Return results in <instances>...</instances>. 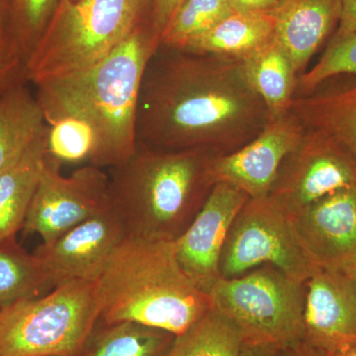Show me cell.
Masks as SVG:
<instances>
[{"label": "cell", "instance_id": "12", "mask_svg": "<svg viewBox=\"0 0 356 356\" xmlns=\"http://www.w3.org/2000/svg\"><path fill=\"white\" fill-rule=\"evenodd\" d=\"M250 198L233 185L218 182L197 216L175 241L178 264L189 280L209 294L220 274V259L232 222Z\"/></svg>", "mask_w": 356, "mask_h": 356}, {"label": "cell", "instance_id": "35", "mask_svg": "<svg viewBox=\"0 0 356 356\" xmlns=\"http://www.w3.org/2000/svg\"><path fill=\"white\" fill-rule=\"evenodd\" d=\"M334 356H356V346Z\"/></svg>", "mask_w": 356, "mask_h": 356}, {"label": "cell", "instance_id": "8", "mask_svg": "<svg viewBox=\"0 0 356 356\" xmlns=\"http://www.w3.org/2000/svg\"><path fill=\"white\" fill-rule=\"evenodd\" d=\"M270 264L302 282L320 270L300 238L294 216L273 196L248 198L232 222L220 259L222 278Z\"/></svg>", "mask_w": 356, "mask_h": 356}, {"label": "cell", "instance_id": "37", "mask_svg": "<svg viewBox=\"0 0 356 356\" xmlns=\"http://www.w3.org/2000/svg\"><path fill=\"white\" fill-rule=\"evenodd\" d=\"M76 356H79V355H76Z\"/></svg>", "mask_w": 356, "mask_h": 356}, {"label": "cell", "instance_id": "18", "mask_svg": "<svg viewBox=\"0 0 356 356\" xmlns=\"http://www.w3.org/2000/svg\"><path fill=\"white\" fill-rule=\"evenodd\" d=\"M242 63L248 83L266 104L269 120L289 113L299 76L289 54L276 37Z\"/></svg>", "mask_w": 356, "mask_h": 356}, {"label": "cell", "instance_id": "9", "mask_svg": "<svg viewBox=\"0 0 356 356\" xmlns=\"http://www.w3.org/2000/svg\"><path fill=\"white\" fill-rule=\"evenodd\" d=\"M355 186V156L327 134L306 128L281 165L269 195L295 216L325 196Z\"/></svg>", "mask_w": 356, "mask_h": 356}, {"label": "cell", "instance_id": "33", "mask_svg": "<svg viewBox=\"0 0 356 356\" xmlns=\"http://www.w3.org/2000/svg\"><path fill=\"white\" fill-rule=\"evenodd\" d=\"M278 346L273 344L245 343L243 341L242 348L238 356H277L280 351Z\"/></svg>", "mask_w": 356, "mask_h": 356}, {"label": "cell", "instance_id": "7", "mask_svg": "<svg viewBox=\"0 0 356 356\" xmlns=\"http://www.w3.org/2000/svg\"><path fill=\"white\" fill-rule=\"evenodd\" d=\"M305 283L264 264L221 278L209 295L213 308L238 327L243 341L283 348L303 339Z\"/></svg>", "mask_w": 356, "mask_h": 356}, {"label": "cell", "instance_id": "30", "mask_svg": "<svg viewBox=\"0 0 356 356\" xmlns=\"http://www.w3.org/2000/svg\"><path fill=\"white\" fill-rule=\"evenodd\" d=\"M351 33H356V0H343L341 21L332 37H341Z\"/></svg>", "mask_w": 356, "mask_h": 356}, {"label": "cell", "instance_id": "19", "mask_svg": "<svg viewBox=\"0 0 356 356\" xmlns=\"http://www.w3.org/2000/svg\"><path fill=\"white\" fill-rule=\"evenodd\" d=\"M275 36L273 13L235 10L182 50L243 60Z\"/></svg>", "mask_w": 356, "mask_h": 356}, {"label": "cell", "instance_id": "10", "mask_svg": "<svg viewBox=\"0 0 356 356\" xmlns=\"http://www.w3.org/2000/svg\"><path fill=\"white\" fill-rule=\"evenodd\" d=\"M60 168L44 161L22 229L41 236L43 243L93 216L108 200L109 175L103 168L84 165L70 175Z\"/></svg>", "mask_w": 356, "mask_h": 356}, {"label": "cell", "instance_id": "31", "mask_svg": "<svg viewBox=\"0 0 356 356\" xmlns=\"http://www.w3.org/2000/svg\"><path fill=\"white\" fill-rule=\"evenodd\" d=\"M232 6L238 11H257L273 13L280 0H229Z\"/></svg>", "mask_w": 356, "mask_h": 356}, {"label": "cell", "instance_id": "15", "mask_svg": "<svg viewBox=\"0 0 356 356\" xmlns=\"http://www.w3.org/2000/svg\"><path fill=\"white\" fill-rule=\"evenodd\" d=\"M302 242L321 269L356 264V186L330 194L294 216Z\"/></svg>", "mask_w": 356, "mask_h": 356}, {"label": "cell", "instance_id": "3", "mask_svg": "<svg viewBox=\"0 0 356 356\" xmlns=\"http://www.w3.org/2000/svg\"><path fill=\"white\" fill-rule=\"evenodd\" d=\"M218 156L207 149L137 146L130 158L111 168L108 200L120 215L128 236L177 241L216 185Z\"/></svg>", "mask_w": 356, "mask_h": 356}, {"label": "cell", "instance_id": "1", "mask_svg": "<svg viewBox=\"0 0 356 356\" xmlns=\"http://www.w3.org/2000/svg\"><path fill=\"white\" fill-rule=\"evenodd\" d=\"M269 121L242 60L159 44L147 65L137 112V146L235 152Z\"/></svg>", "mask_w": 356, "mask_h": 356}, {"label": "cell", "instance_id": "2", "mask_svg": "<svg viewBox=\"0 0 356 356\" xmlns=\"http://www.w3.org/2000/svg\"><path fill=\"white\" fill-rule=\"evenodd\" d=\"M161 44L151 17L102 62L76 74L37 84L44 121L72 117L90 128L95 166L120 165L137 149V112L147 65Z\"/></svg>", "mask_w": 356, "mask_h": 356}, {"label": "cell", "instance_id": "13", "mask_svg": "<svg viewBox=\"0 0 356 356\" xmlns=\"http://www.w3.org/2000/svg\"><path fill=\"white\" fill-rule=\"evenodd\" d=\"M305 129L291 111L269 120L261 132L245 146L217 156L214 163L216 184L233 185L250 198L268 195L281 165L299 144Z\"/></svg>", "mask_w": 356, "mask_h": 356}, {"label": "cell", "instance_id": "5", "mask_svg": "<svg viewBox=\"0 0 356 356\" xmlns=\"http://www.w3.org/2000/svg\"><path fill=\"white\" fill-rule=\"evenodd\" d=\"M149 15V0H60L26 60V81L37 86L93 67Z\"/></svg>", "mask_w": 356, "mask_h": 356}, {"label": "cell", "instance_id": "36", "mask_svg": "<svg viewBox=\"0 0 356 356\" xmlns=\"http://www.w3.org/2000/svg\"><path fill=\"white\" fill-rule=\"evenodd\" d=\"M343 273H346L348 274V275H350V277H353V280L356 281V264L350 267V268L346 269V270L343 271Z\"/></svg>", "mask_w": 356, "mask_h": 356}, {"label": "cell", "instance_id": "27", "mask_svg": "<svg viewBox=\"0 0 356 356\" xmlns=\"http://www.w3.org/2000/svg\"><path fill=\"white\" fill-rule=\"evenodd\" d=\"M337 74H356V33L330 40L317 64L299 77L296 96Z\"/></svg>", "mask_w": 356, "mask_h": 356}, {"label": "cell", "instance_id": "17", "mask_svg": "<svg viewBox=\"0 0 356 356\" xmlns=\"http://www.w3.org/2000/svg\"><path fill=\"white\" fill-rule=\"evenodd\" d=\"M291 112L304 127L327 134L356 159V74H337L295 96Z\"/></svg>", "mask_w": 356, "mask_h": 356}, {"label": "cell", "instance_id": "32", "mask_svg": "<svg viewBox=\"0 0 356 356\" xmlns=\"http://www.w3.org/2000/svg\"><path fill=\"white\" fill-rule=\"evenodd\" d=\"M277 356H327L322 351L316 350L304 341L289 344L280 348Z\"/></svg>", "mask_w": 356, "mask_h": 356}, {"label": "cell", "instance_id": "4", "mask_svg": "<svg viewBox=\"0 0 356 356\" xmlns=\"http://www.w3.org/2000/svg\"><path fill=\"white\" fill-rule=\"evenodd\" d=\"M99 322L184 334L213 308L178 264L175 242L127 236L96 282Z\"/></svg>", "mask_w": 356, "mask_h": 356}, {"label": "cell", "instance_id": "25", "mask_svg": "<svg viewBox=\"0 0 356 356\" xmlns=\"http://www.w3.org/2000/svg\"><path fill=\"white\" fill-rule=\"evenodd\" d=\"M235 11L229 0H184L161 35V44L184 49Z\"/></svg>", "mask_w": 356, "mask_h": 356}, {"label": "cell", "instance_id": "21", "mask_svg": "<svg viewBox=\"0 0 356 356\" xmlns=\"http://www.w3.org/2000/svg\"><path fill=\"white\" fill-rule=\"evenodd\" d=\"M24 81L0 96V173L14 165L46 129L36 95Z\"/></svg>", "mask_w": 356, "mask_h": 356}, {"label": "cell", "instance_id": "6", "mask_svg": "<svg viewBox=\"0 0 356 356\" xmlns=\"http://www.w3.org/2000/svg\"><path fill=\"white\" fill-rule=\"evenodd\" d=\"M100 321L96 283L72 281L0 309V356H76Z\"/></svg>", "mask_w": 356, "mask_h": 356}, {"label": "cell", "instance_id": "34", "mask_svg": "<svg viewBox=\"0 0 356 356\" xmlns=\"http://www.w3.org/2000/svg\"><path fill=\"white\" fill-rule=\"evenodd\" d=\"M7 15V0H0V28L6 24Z\"/></svg>", "mask_w": 356, "mask_h": 356}, {"label": "cell", "instance_id": "23", "mask_svg": "<svg viewBox=\"0 0 356 356\" xmlns=\"http://www.w3.org/2000/svg\"><path fill=\"white\" fill-rule=\"evenodd\" d=\"M51 289L36 254L26 252L15 238L0 242V309Z\"/></svg>", "mask_w": 356, "mask_h": 356}, {"label": "cell", "instance_id": "29", "mask_svg": "<svg viewBox=\"0 0 356 356\" xmlns=\"http://www.w3.org/2000/svg\"><path fill=\"white\" fill-rule=\"evenodd\" d=\"M184 1V0H149L152 24L159 35V38L166 25L177 13L178 7Z\"/></svg>", "mask_w": 356, "mask_h": 356}, {"label": "cell", "instance_id": "11", "mask_svg": "<svg viewBox=\"0 0 356 356\" xmlns=\"http://www.w3.org/2000/svg\"><path fill=\"white\" fill-rule=\"evenodd\" d=\"M127 236L120 215L107 200L93 216L51 243H42L34 254L51 288L76 280L96 283Z\"/></svg>", "mask_w": 356, "mask_h": 356}, {"label": "cell", "instance_id": "28", "mask_svg": "<svg viewBox=\"0 0 356 356\" xmlns=\"http://www.w3.org/2000/svg\"><path fill=\"white\" fill-rule=\"evenodd\" d=\"M25 79V58L6 25L0 28V96Z\"/></svg>", "mask_w": 356, "mask_h": 356}, {"label": "cell", "instance_id": "16", "mask_svg": "<svg viewBox=\"0 0 356 356\" xmlns=\"http://www.w3.org/2000/svg\"><path fill=\"white\" fill-rule=\"evenodd\" d=\"M343 0H280L273 11L275 37L289 54L299 77L334 36Z\"/></svg>", "mask_w": 356, "mask_h": 356}, {"label": "cell", "instance_id": "24", "mask_svg": "<svg viewBox=\"0 0 356 356\" xmlns=\"http://www.w3.org/2000/svg\"><path fill=\"white\" fill-rule=\"evenodd\" d=\"M243 343L238 327L212 308L186 332L175 337L168 356H238Z\"/></svg>", "mask_w": 356, "mask_h": 356}, {"label": "cell", "instance_id": "14", "mask_svg": "<svg viewBox=\"0 0 356 356\" xmlns=\"http://www.w3.org/2000/svg\"><path fill=\"white\" fill-rule=\"evenodd\" d=\"M303 339L334 356L356 346V281L343 271L320 269L306 281Z\"/></svg>", "mask_w": 356, "mask_h": 356}, {"label": "cell", "instance_id": "20", "mask_svg": "<svg viewBox=\"0 0 356 356\" xmlns=\"http://www.w3.org/2000/svg\"><path fill=\"white\" fill-rule=\"evenodd\" d=\"M46 161V129L14 165L0 173V242L23 229Z\"/></svg>", "mask_w": 356, "mask_h": 356}, {"label": "cell", "instance_id": "26", "mask_svg": "<svg viewBox=\"0 0 356 356\" xmlns=\"http://www.w3.org/2000/svg\"><path fill=\"white\" fill-rule=\"evenodd\" d=\"M60 0H7L8 29L27 60Z\"/></svg>", "mask_w": 356, "mask_h": 356}, {"label": "cell", "instance_id": "22", "mask_svg": "<svg viewBox=\"0 0 356 356\" xmlns=\"http://www.w3.org/2000/svg\"><path fill=\"white\" fill-rule=\"evenodd\" d=\"M175 337L137 323L99 322L79 356H168Z\"/></svg>", "mask_w": 356, "mask_h": 356}]
</instances>
